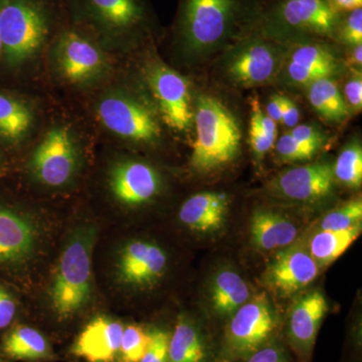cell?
<instances>
[{"label":"cell","mask_w":362,"mask_h":362,"mask_svg":"<svg viewBox=\"0 0 362 362\" xmlns=\"http://www.w3.org/2000/svg\"><path fill=\"white\" fill-rule=\"evenodd\" d=\"M94 225H80L71 233L52 274L47 292L49 311L57 324L66 325L87 309L94 296Z\"/></svg>","instance_id":"obj_1"},{"label":"cell","mask_w":362,"mask_h":362,"mask_svg":"<svg viewBox=\"0 0 362 362\" xmlns=\"http://www.w3.org/2000/svg\"><path fill=\"white\" fill-rule=\"evenodd\" d=\"M52 26L47 0H0V66L16 71L30 63L47 44Z\"/></svg>","instance_id":"obj_2"},{"label":"cell","mask_w":362,"mask_h":362,"mask_svg":"<svg viewBox=\"0 0 362 362\" xmlns=\"http://www.w3.org/2000/svg\"><path fill=\"white\" fill-rule=\"evenodd\" d=\"M195 141L190 164L197 173H209L230 163L240 150L237 119L216 98L199 95L194 111Z\"/></svg>","instance_id":"obj_3"},{"label":"cell","mask_w":362,"mask_h":362,"mask_svg":"<svg viewBox=\"0 0 362 362\" xmlns=\"http://www.w3.org/2000/svg\"><path fill=\"white\" fill-rule=\"evenodd\" d=\"M282 320L265 294L256 295L226 321L220 335L218 362H237L280 337Z\"/></svg>","instance_id":"obj_4"},{"label":"cell","mask_w":362,"mask_h":362,"mask_svg":"<svg viewBox=\"0 0 362 362\" xmlns=\"http://www.w3.org/2000/svg\"><path fill=\"white\" fill-rule=\"evenodd\" d=\"M42 225L14 199L0 194V277L18 283L42 245Z\"/></svg>","instance_id":"obj_5"},{"label":"cell","mask_w":362,"mask_h":362,"mask_svg":"<svg viewBox=\"0 0 362 362\" xmlns=\"http://www.w3.org/2000/svg\"><path fill=\"white\" fill-rule=\"evenodd\" d=\"M240 0H182L178 32L187 51H213L232 33Z\"/></svg>","instance_id":"obj_6"},{"label":"cell","mask_w":362,"mask_h":362,"mask_svg":"<svg viewBox=\"0 0 362 362\" xmlns=\"http://www.w3.org/2000/svg\"><path fill=\"white\" fill-rule=\"evenodd\" d=\"M80 163L77 142L71 131L57 126L47 131L33 150L28 170L47 187H63L75 177Z\"/></svg>","instance_id":"obj_7"},{"label":"cell","mask_w":362,"mask_h":362,"mask_svg":"<svg viewBox=\"0 0 362 362\" xmlns=\"http://www.w3.org/2000/svg\"><path fill=\"white\" fill-rule=\"evenodd\" d=\"M76 13L110 44L134 35L145 21L141 0H71Z\"/></svg>","instance_id":"obj_8"},{"label":"cell","mask_w":362,"mask_h":362,"mask_svg":"<svg viewBox=\"0 0 362 362\" xmlns=\"http://www.w3.org/2000/svg\"><path fill=\"white\" fill-rule=\"evenodd\" d=\"M96 112L105 128L124 139L153 143L160 138V126L156 115L125 93H107L98 102Z\"/></svg>","instance_id":"obj_9"},{"label":"cell","mask_w":362,"mask_h":362,"mask_svg":"<svg viewBox=\"0 0 362 362\" xmlns=\"http://www.w3.org/2000/svg\"><path fill=\"white\" fill-rule=\"evenodd\" d=\"M54 54L59 76L70 84H92L106 75L109 69L101 47L77 28L59 33Z\"/></svg>","instance_id":"obj_10"},{"label":"cell","mask_w":362,"mask_h":362,"mask_svg":"<svg viewBox=\"0 0 362 362\" xmlns=\"http://www.w3.org/2000/svg\"><path fill=\"white\" fill-rule=\"evenodd\" d=\"M168 256L156 243L133 240L121 247L117 255V281L130 289L153 288L165 276Z\"/></svg>","instance_id":"obj_11"},{"label":"cell","mask_w":362,"mask_h":362,"mask_svg":"<svg viewBox=\"0 0 362 362\" xmlns=\"http://www.w3.org/2000/svg\"><path fill=\"white\" fill-rule=\"evenodd\" d=\"M327 311V301L317 290L305 293L293 304L281 337L297 362H311L316 338Z\"/></svg>","instance_id":"obj_12"},{"label":"cell","mask_w":362,"mask_h":362,"mask_svg":"<svg viewBox=\"0 0 362 362\" xmlns=\"http://www.w3.org/2000/svg\"><path fill=\"white\" fill-rule=\"evenodd\" d=\"M150 89L164 122L175 131H185L194 122V109L187 78L177 71L154 64L147 71Z\"/></svg>","instance_id":"obj_13"},{"label":"cell","mask_w":362,"mask_h":362,"mask_svg":"<svg viewBox=\"0 0 362 362\" xmlns=\"http://www.w3.org/2000/svg\"><path fill=\"white\" fill-rule=\"evenodd\" d=\"M318 275L319 265L310 252L300 245H291L267 267L264 282L275 294L288 297L308 287Z\"/></svg>","instance_id":"obj_14"},{"label":"cell","mask_w":362,"mask_h":362,"mask_svg":"<svg viewBox=\"0 0 362 362\" xmlns=\"http://www.w3.org/2000/svg\"><path fill=\"white\" fill-rule=\"evenodd\" d=\"M282 59L277 45L269 40L251 39L243 42L228 59V73L244 87L270 82L277 75Z\"/></svg>","instance_id":"obj_15"},{"label":"cell","mask_w":362,"mask_h":362,"mask_svg":"<svg viewBox=\"0 0 362 362\" xmlns=\"http://www.w3.org/2000/svg\"><path fill=\"white\" fill-rule=\"evenodd\" d=\"M108 185L119 204L135 207L153 201L160 194L162 180L158 171L150 164L124 160L111 168Z\"/></svg>","instance_id":"obj_16"},{"label":"cell","mask_w":362,"mask_h":362,"mask_svg":"<svg viewBox=\"0 0 362 362\" xmlns=\"http://www.w3.org/2000/svg\"><path fill=\"white\" fill-rule=\"evenodd\" d=\"M335 181L332 166L317 162L283 171L272 181L271 188L288 201L311 204L329 197Z\"/></svg>","instance_id":"obj_17"},{"label":"cell","mask_w":362,"mask_h":362,"mask_svg":"<svg viewBox=\"0 0 362 362\" xmlns=\"http://www.w3.org/2000/svg\"><path fill=\"white\" fill-rule=\"evenodd\" d=\"M124 326L110 316L93 317L71 343L69 356L83 362H119Z\"/></svg>","instance_id":"obj_18"},{"label":"cell","mask_w":362,"mask_h":362,"mask_svg":"<svg viewBox=\"0 0 362 362\" xmlns=\"http://www.w3.org/2000/svg\"><path fill=\"white\" fill-rule=\"evenodd\" d=\"M271 18L285 30L323 37L334 35L340 23L339 14L326 0H281Z\"/></svg>","instance_id":"obj_19"},{"label":"cell","mask_w":362,"mask_h":362,"mask_svg":"<svg viewBox=\"0 0 362 362\" xmlns=\"http://www.w3.org/2000/svg\"><path fill=\"white\" fill-rule=\"evenodd\" d=\"M220 337L201 320L180 314L171 329L168 362H218Z\"/></svg>","instance_id":"obj_20"},{"label":"cell","mask_w":362,"mask_h":362,"mask_svg":"<svg viewBox=\"0 0 362 362\" xmlns=\"http://www.w3.org/2000/svg\"><path fill=\"white\" fill-rule=\"evenodd\" d=\"M228 206L230 199L225 192H201L185 202L178 213V218L192 232L216 233L225 226Z\"/></svg>","instance_id":"obj_21"},{"label":"cell","mask_w":362,"mask_h":362,"mask_svg":"<svg viewBox=\"0 0 362 362\" xmlns=\"http://www.w3.org/2000/svg\"><path fill=\"white\" fill-rule=\"evenodd\" d=\"M0 352L11 362L58 361L49 338L37 328L23 323L14 324L0 337Z\"/></svg>","instance_id":"obj_22"},{"label":"cell","mask_w":362,"mask_h":362,"mask_svg":"<svg viewBox=\"0 0 362 362\" xmlns=\"http://www.w3.org/2000/svg\"><path fill=\"white\" fill-rule=\"evenodd\" d=\"M337 68V59L325 45H300L290 54L287 76L293 84L308 87L319 78L330 77Z\"/></svg>","instance_id":"obj_23"},{"label":"cell","mask_w":362,"mask_h":362,"mask_svg":"<svg viewBox=\"0 0 362 362\" xmlns=\"http://www.w3.org/2000/svg\"><path fill=\"white\" fill-rule=\"evenodd\" d=\"M250 233L257 249L272 252L291 246L297 239L298 228L280 214L259 209L252 214Z\"/></svg>","instance_id":"obj_24"},{"label":"cell","mask_w":362,"mask_h":362,"mask_svg":"<svg viewBox=\"0 0 362 362\" xmlns=\"http://www.w3.org/2000/svg\"><path fill=\"white\" fill-rule=\"evenodd\" d=\"M250 298L251 290L246 281L230 269L218 272L209 285L211 311L216 318L226 322Z\"/></svg>","instance_id":"obj_25"},{"label":"cell","mask_w":362,"mask_h":362,"mask_svg":"<svg viewBox=\"0 0 362 362\" xmlns=\"http://www.w3.org/2000/svg\"><path fill=\"white\" fill-rule=\"evenodd\" d=\"M35 116L25 100L0 90V141L14 149L32 133Z\"/></svg>","instance_id":"obj_26"},{"label":"cell","mask_w":362,"mask_h":362,"mask_svg":"<svg viewBox=\"0 0 362 362\" xmlns=\"http://www.w3.org/2000/svg\"><path fill=\"white\" fill-rule=\"evenodd\" d=\"M361 225L345 230H319L309 243V252L319 266H327L346 252L361 235Z\"/></svg>","instance_id":"obj_27"},{"label":"cell","mask_w":362,"mask_h":362,"mask_svg":"<svg viewBox=\"0 0 362 362\" xmlns=\"http://www.w3.org/2000/svg\"><path fill=\"white\" fill-rule=\"evenodd\" d=\"M308 99L314 110L328 122H342L349 116V107L330 77L319 78L309 85Z\"/></svg>","instance_id":"obj_28"},{"label":"cell","mask_w":362,"mask_h":362,"mask_svg":"<svg viewBox=\"0 0 362 362\" xmlns=\"http://www.w3.org/2000/svg\"><path fill=\"white\" fill-rule=\"evenodd\" d=\"M335 180L349 188H358L362 183V149L359 143H352L340 152L333 166Z\"/></svg>","instance_id":"obj_29"},{"label":"cell","mask_w":362,"mask_h":362,"mask_svg":"<svg viewBox=\"0 0 362 362\" xmlns=\"http://www.w3.org/2000/svg\"><path fill=\"white\" fill-rule=\"evenodd\" d=\"M149 341V326L135 323L124 326L119 362L141 361Z\"/></svg>","instance_id":"obj_30"},{"label":"cell","mask_w":362,"mask_h":362,"mask_svg":"<svg viewBox=\"0 0 362 362\" xmlns=\"http://www.w3.org/2000/svg\"><path fill=\"white\" fill-rule=\"evenodd\" d=\"M362 202L361 199H351L346 204L326 214L321 221V230H345L361 225Z\"/></svg>","instance_id":"obj_31"},{"label":"cell","mask_w":362,"mask_h":362,"mask_svg":"<svg viewBox=\"0 0 362 362\" xmlns=\"http://www.w3.org/2000/svg\"><path fill=\"white\" fill-rule=\"evenodd\" d=\"M21 303L13 283L0 277V337L18 322Z\"/></svg>","instance_id":"obj_32"},{"label":"cell","mask_w":362,"mask_h":362,"mask_svg":"<svg viewBox=\"0 0 362 362\" xmlns=\"http://www.w3.org/2000/svg\"><path fill=\"white\" fill-rule=\"evenodd\" d=\"M317 151L297 141L290 133L281 136L276 143V154L278 159L284 163H297L310 160Z\"/></svg>","instance_id":"obj_33"},{"label":"cell","mask_w":362,"mask_h":362,"mask_svg":"<svg viewBox=\"0 0 362 362\" xmlns=\"http://www.w3.org/2000/svg\"><path fill=\"white\" fill-rule=\"evenodd\" d=\"M150 341L140 362H168L171 329L162 325L149 326Z\"/></svg>","instance_id":"obj_34"},{"label":"cell","mask_w":362,"mask_h":362,"mask_svg":"<svg viewBox=\"0 0 362 362\" xmlns=\"http://www.w3.org/2000/svg\"><path fill=\"white\" fill-rule=\"evenodd\" d=\"M294 354L280 337L255 351L251 356L237 362H297Z\"/></svg>","instance_id":"obj_35"},{"label":"cell","mask_w":362,"mask_h":362,"mask_svg":"<svg viewBox=\"0 0 362 362\" xmlns=\"http://www.w3.org/2000/svg\"><path fill=\"white\" fill-rule=\"evenodd\" d=\"M340 37L345 44L356 47L362 42V8L349 11L343 21Z\"/></svg>","instance_id":"obj_36"},{"label":"cell","mask_w":362,"mask_h":362,"mask_svg":"<svg viewBox=\"0 0 362 362\" xmlns=\"http://www.w3.org/2000/svg\"><path fill=\"white\" fill-rule=\"evenodd\" d=\"M289 133L297 141L301 142L302 144L310 147L317 152L323 146L325 141L323 133L318 128L307 124L295 126Z\"/></svg>","instance_id":"obj_37"},{"label":"cell","mask_w":362,"mask_h":362,"mask_svg":"<svg viewBox=\"0 0 362 362\" xmlns=\"http://www.w3.org/2000/svg\"><path fill=\"white\" fill-rule=\"evenodd\" d=\"M345 103L351 110L361 112L362 108V76L361 71H354L344 88Z\"/></svg>","instance_id":"obj_38"},{"label":"cell","mask_w":362,"mask_h":362,"mask_svg":"<svg viewBox=\"0 0 362 362\" xmlns=\"http://www.w3.org/2000/svg\"><path fill=\"white\" fill-rule=\"evenodd\" d=\"M250 144H251L255 156L259 159L263 158L267 152L275 144V141H273L264 133L257 121L252 118H251V125H250Z\"/></svg>","instance_id":"obj_39"},{"label":"cell","mask_w":362,"mask_h":362,"mask_svg":"<svg viewBox=\"0 0 362 362\" xmlns=\"http://www.w3.org/2000/svg\"><path fill=\"white\" fill-rule=\"evenodd\" d=\"M251 107V118L255 119L257 123L259 124V127L262 128V130L264 131V133H265L270 139L276 142V139H277V126H276L275 121L272 120L270 117L263 113L261 107H259L258 100H252Z\"/></svg>","instance_id":"obj_40"},{"label":"cell","mask_w":362,"mask_h":362,"mask_svg":"<svg viewBox=\"0 0 362 362\" xmlns=\"http://www.w3.org/2000/svg\"><path fill=\"white\" fill-rule=\"evenodd\" d=\"M300 114L299 109L296 104L289 98L282 97V121L287 127L294 128L299 122Z\"/></svg>","instance_id":"obj_41"},{"label":"cell","mask_w":362,"mask_h":362,"mask_svg":"<svg viewBox=\"0 0 362 362\" xmlns=\"http://www.w3.org/2000/svg\"><path fill=\"white\" fill-rule=\"evenodd\" d=\"M13 149L0 141V181L6 180L13 170Z\"/></svg>","instance_id":"obj_42"},{"label":"cell","mask_w":362,"mask_h":362,"mask_svg":"<svg viewBox=\"0 0 362 362\" xmlns=\"http://www.w3.org/2000/svg\"><path fill=\"white\" fill-rule=\"evenodd\" d=\"M338 14L349 13L354 9L361 8L362 0H326Z\"/></svg>","instance_id":"obj_43"},{"label":"cell","mask_w":362,"mask_h":362,"mask_svg":"<svg viewBox=\"0 0 362 362\" xmlns=\"http://www.w3.org/2000/svg\"><path fill=\"white\" fill-rule=\"evenodd\" d=\"M282 95H274L267 105V113L276 123L282 121Z\"/></svg>","instance_id":"obj_44"},{"label":"cell","mask_w":362,"mask_h":362,"mask_svg":"<svg viewBox=\"0 0 362 362\" xmlns=\"http://www.w3.org/2000/svg\"><path fill=\"white\" fill-rule=\"evenodd\" d=\"M350 65L361 66L362 64V47L361 45H356L351 52L349 59Z\"/></svg>","instance_id":"obj_45"},{"label":"cell","mask_w":362,"mask_h":362,"mask_svg":"<svg viewBox=\"0 0 362 362\" xmlns=\"http://www.w3.org/2000/svg\"><path fill=\"white\" fill-rule=\"evenodd\" d=\"M0 362H11L8 361V359L6 358L4 356H2L1 352H0Z\"/></svg>","instance_id":"obj_46"},{"label":"cell","mask_w":362,"mask_h":362,"mask_svg":"<svg viewBox=\"0 0 362 362\" xmlns=\"http://www.w3.org/2000/svg\"><path fill=\"white\" fill-rule=\"evenodd\" d=\"M2 56V42L1 39H0V59H1Z\"/></svg>","instance_id":"obj_47"}]
</instances>
